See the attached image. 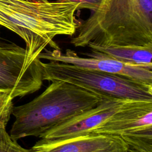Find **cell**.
<instances>
[{"mask_svg": "<svg viewBox=\"0 0 152 152\" xmlns=\"http://www.w3.org/2000/svg\"><path fill=\"white\" fill-rule=\"evenodd\" d=\"M41 63L18 45L0 42V91L14 99L39 90L43 81Z\"/></svg>", "mask_w": 152, "mask_h": 152, "instance_id": "5b68a950", "label": "cell"}, {"mask_svg": "<svg viewBox=\"0 0 152 152\" xmlns=\"http://www.w3.org/2000/svg\"><path fill=\"white\" fill-rule=\"evenodd\" d=\"M12 98L5 92L0 91V128H6L13 109Z\"/></svg>", "mask_w": 152, "mask_h": 152, "instance_id": "4fadbf2b", "label": "cell"}, {"mask_svg": "<svg viewBox=\"0 0 152 152\" xmlns=\"http://www.w3.org/2000/svg\"><path fill=\"white\" fill-rule=\"evenodd\" d=\"M52 1L61 2H75L78 4V10L86 9L92 11H95L99 7L101 0H51Z\"/></svg>", "mask_w": 152, "mask_h": 152, "instance_id": "5bb4252c", "label": "cell"}, {"mask_svg": "<svg viewBox=\"0 0 152 152\" xmlns=\"http://www.w3.org/2000/svg\"><path fill=\"white\" fill-rule=\"evenodd\" d=\"M87 57H81L71 49L65 53L60 50L45 49L38 56L40 59L58 61L80 67L119 75L142 84L152 86V66L137 65L124 63L102 56L94 52L84 53Z\"/></svg>", "mask_w": 152, "mask_h": 152, "instance_id": "8992f818", "label": "cell"}, {"mask_svg": "<svg viewBox=\"0 0 152 152\" xmlns=\"http://www.w3.org/2000/svg\"><path fill=\"white\" fill-rule=\"evenodd\" d=\"M105 98L67 82L53 81L31 101L14 106L10 136L40 138L48 131L99 104Z\"/></svg>", "mask_w": 152, "mask_h": 152, "instance_id": "3957f363", "label": "cell"}, {"mask_svg": "<svg viewBox=\"0 0 152 152\" xmlns=\"http://www.w3.org/2000/svg\"><path fill=\"white\" fill-rule=\"evenodd\" d=\"M150 127H152V102L126 100L92 132L121 136Z\"/></svg>", "mask_w": 152, "mask_h": 152, "instance_id": "9c48e42d", "label": "cell"}, {"mask_svg": "<svg viewBox=\"0 0 152 152\" xmlns=\"http://www.w3.org/2000/svg\"><path fill=\"white\" fill-rule=\"evenodd\" d=\"M91 51L124 63L152 66V46H100L89 43Z\"/></svg>", "mask_w": 152, "mask_h": 152, "instance_id": "30bf717a", "label": "cell"}, {"mask_svg": "<svg viewBox=\"0 0 152 152\" xmlns=\"http://www.w3.org/2000/svg\"><path fill=\"white\" fill-rule=\"evenodd\" d=\"M78 7L75 2L0 0V26L19 36L28 56L36 59L48 46L60 50L56 36L74 35Z\"/></svg>", "mask_w": 152, "mask_h": 152, "instance_id": "7a4b0ae2", "label": "cell"}, {"mask_svg": "<svg viewBox=\"0 0 152 152\" xmlns=\"http://www.w3.org/2000/svg\"><path fill=\"white\" fill-rule=\"evenodd\" d=\"M33 152H127L128 147L119 135L90 132L58 140L40 139Z\"/></svg>", "mask_w": 152, "mask_h": 152, "instance_id": "52a82bcc", "label": "cell"}, {"mask_svg": "<svg viewBox=\"0 0 152 152\" xmlns=\"http://www.w3.org/2000/svg\"><path fill=\"white\" fill-rule=\"evenodd\" d=\"M0 152H33L20 145L13 140L6 131V128H0Z\"/></svg>", "mask_w": 152, "mask_h": 152, "instance_id": "7c38bea8", "label": "cell"}, {"mask_svg": "<svg viewBox=\"0 0 152 152\" xmlns=\"http://www.w3.org/2000/svg\"><path fill=\"white\" fill-rule=\"evenodd\" d=\"M128 147L127 152H152V127L122 135Z\"/></svg>", "mask_w": 152, "mask_h": 152, "instance_id": "8fae6325", "label": "cell"}, {"mask_svg": "<svg viewBox=\"0 0 152 152\" xmlns=\"http://www.w3.org/2000/svg\"><path fill=\"white\" fill-rule=\"evenodd\" d=\"M125 100L105 98L96 106L48 131L40 138L58 140L92 132L114 113Z\"/></svg>", "mask_w": 152, "mask_h": 152, "instance_id": "ba28073f", "label": "cell"}, {"mask_svg": "<svg viewBox=\"0 0 152 152\" xmlns=\"http://www.w3.org/2000/svg\"><path fill=\"white\" fill-rule=\"evenodd\" d=\"M74 36L77 48L152 46V0H101Z\"/></svg>", "mask_w": 152, "mask_h": 152, "instance_id": "6da1fadb", "label": "cell"}, {"mask_svg": "<svg viewBox=\"0 0 152 152\" xmlns=\"http://www.w3.org/2000/svg\"><path fill=\"white\" fill-rule=\"evenodd\" d=\"M48 61L41 63L43 81L67 82L107 98L152 102V86L119 75Z\"/></svg>", "mask_w": 152, "mask_h": 152, "instance_id": "277c9868", "label": "cell"}, {"mask_svg": "<svg viewBox=\"0 0 152 152\" xmlns=\"http://www.w3.org/2000/svg\"><path fill=\"white\" fill-rule=\"evenodd\" d=\"M30 1H34V2H46L49 1V0H27Z\"/></svg>", "mask_w": 152, "mask_h": 152, "instance_id": "9a60e30c", "label": "cell"}]
</instances>
